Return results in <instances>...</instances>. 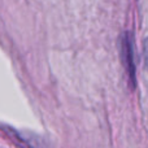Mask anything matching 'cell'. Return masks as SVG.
I'll list each match as a JSON object with an SVG mask.
<instances>
[{"label": "cell", "instance_id": "obj_1", "mask_svg": "<svg viewBox=\"0 0 148 148\" xmlns=\"http://www.w3.org/2000/svg\"><path fill=\"white\" fill-rule=\"evenodd\" d=\"M122 49H123V57L127 62V69L130 70L131 75H134V64H133V44H131V40L130 38H125L123 39V46H122Z\"/></svg>", "mask_w": 148, "mask_h": 148}, {"label": "cell", "instance_id": "obj_2", "mask_svg": "<svg viewBox=\"0 0 148 148\" xmlns=\"http://www.w3.org/2000/svg\"><path fill=\"white\" fill-rule=\"evenodd\" d=\"M143 57H144V64H146L147 69H148V39L144 42V47H143Z\"/></svg>", "mask_w": 148, "mask_h": 148}]
</instances>
